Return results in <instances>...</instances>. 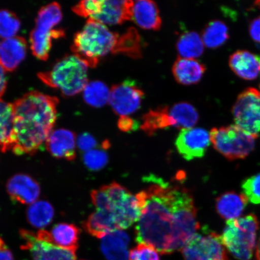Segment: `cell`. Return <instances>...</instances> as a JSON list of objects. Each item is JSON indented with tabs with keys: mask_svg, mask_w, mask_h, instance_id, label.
<instances>
[{
	"mask_svg": "<svg viewBox=\"0 0 260 260\" xmlns=\"http://www.w3.org/2000/svg\"><path fill=\"white\" fill-rule=\"evenodd\" d=\"M146 179L150 185L136 194L141 207L136 241L171 254L183 249L200 229L193 198L186 188L154 176Z\"/></svg>",
	"mask_w": 260,
	"mask_h": 260,
	"instance_id": "1",
	"label": "cell"
},
{
	"mask_svg": "<svg viewBox=\"0 0 260 260\" xmlns=\"http://www.w3.org/2000/svg\"><path fill=\"white\" fill-rule=\"evenodd\" d=\"M58 99L32 91L13 103L15 154H34L46 142L56 123Z\"/></svg>",
	"mask_w": 260,
	"mask_h": 260,
	"instance_id": "2",
	"label": "cell"
},
{
	"mask_svg": "<svg viewBox=\"0 0 260 260\" xmlns=\"http://www.w3.org/2000/svg\"><path fill=\"white\" fill-rule=\"evenodd\" d=\"M96 211L83 223L90 235L102 239L116 230L128 229L141 216L136 194L117 183L106 185L91 193Z\"/></svg>",
	"mask_w": 260,
	"mask_h": 260,
	"instance_id": "3",
	"label": "cell"
},
{
	"mask_svg": "<svg viewBox=\"0 0 260 260\" xmlns=\"http://www.w3.org/2000/svg\"><path fill=\"white\" fill-rule=\"evenodd\" d=\"M119 36L106 25L87 19L82 30L75 35L71 50L89 68H95L100 58L112 53Z\"/></svg>",
	"mask_w": 260,
	"mask_h": 260,
	"instance_id": "4",
	"label": "cell"
},
{
	"mask_svg": "<svg viewBox=\"0 0 260 260\" xmlns=\"http://www.w3.org/2000/svg\"><path fill=\"white\" fill-rule=\"evenodd\" d=\"M88 65L76 55H67L47 72L38 77L47 86L60 91L63 95L73 96L83 92L88 83Z\"/></svg>",
	"mask_w": 260,
	"mask_h": 260,
	"instance_id": "5",
	"label": "cell"
},
{
	"mask_svg": "<svg viewBox=\"0 0 260 260\" xmlns=\"http://www.w3.org/2000/svg\"><path fill=\"white\" fill-rule=\"evenodd\" d=\"M62 17L61 6L56 2L44 6L39 11L30 36L32 53L38 59L47 60L53 40L64 37V31L56 28Z\"/></svg>",
	"mask_w": 260,
	"mask_h": 260,
	"instance_id": "6",
	"label": "cell"
},
{
	"mask_svg": "<svg viewBox=\"0 0 260 260\" xmlns=\"http://www.w3.org/2000/svg\"><path fill=\"white\" fill-rule=\"evenodd\" d=\"M258 226V220L253 214L228 220L221 241L236 258L249 260L256 246Z\"/></svg>",
	"mask_w": 260,
	"mask_h": 260,
	"instance_id": "7",
	"label": "cell"
},
{
	"mask_svg": "<svg viewBox=\"0 0 260 260\" xmlns=\"http://www.w3.org/2000/svg\"><path fill=\"white\" fill-rule=\"evenodd\" d=\"M133 5L130 0H86L74 6L73 11L103 24L117 25L133 19Z\"/></svg>",
	"mask_w": 260,
	"mask_h": 260,
	"instance_id": "8",
	"label": "cell"
},
{
	"mask_svg": "<svg viewBox=\"0 0 260 260\" xmlns=\"http://www.w3.org/2000/svg\"><path fill=\"white\" fill-rule=\"evenodd\" d=\"M210 135L214 148L229 160L245 158L255 147L256 138L236 125L214 128Z\"/></svg>",
	"mask_w": 260,
	"mask_h": 260,
	"instance_id": "9",
	"label": "cell"
},
{
	"mask_svg": "<svg viewBox=\"0 0 260 260\" xmlns=\"http://www.w3.org/2000/svg\"><path fill=\"white\" fill-rule=\"evenodd\" d=\"M234 118L240 128L255 138L260 133V92L248 88L237 98L233 108Z\"/></svg>",
	"mask_w": 260,
	"mask_h": 260,
	"instance_id": "10",
	"label": "cell"
},
{
	"mask_svg": "<svg viewBox=\"0 0 260 260\" xmlns=\"http://www.w3.org/2000/svg\"><path fill=\"white\" fill-rule=\"evenodd\" d=\"M181 251L185 260H229L220 236L214 232L195 234Z\"/></svg>",
	"mask_w": 260,
	"mask_h": 260,
	"instance_id": "11",
	"label": "cell"
},
{
	"mask_svg": "<svg viewBox=\"0 0 260 260\" xmlns=\"http://www.w3.org/2000/svg\"><path fill=\"white\" fill-rule=\"evenodd\" d=\"M144 96L135 81L126 80L112 86L109 103L117 115L128 116L140 109Z\"/></svg>",
	"mask_w": 260,
	"mask_h": 260,
	"instance_id": "12",
	"label": "cell"
},
{
	"mask_svg": "<svg viewBox=\"0 0 260 260\" xmlns=\"http://www.w3.org/2000/svg\"><path fill=\"white\" fill-rule=\"evenodd\" d=\"M24 244L22 249L30 252L32 260H76V251L60 248L39 239L36 234L26 230L20 231Z\"/></svg>",
	"mask_w": 260,
	"mask_h": 260,
	"instance_id": "13",
	"label": "cell"
},
{
	"mask_svg": "<svg viewBox=\"0 0 260 260\" xmlns=\"http://www.w3.org/2000/svg\"><path fill=\"white\" fill-rule=\"evenodd\" d=\"M210 135L201 128L183 129L179 133L175 146L182 157L186 160L202 158L210 144Z\"/></svg>",
	"mask_w": 260,
	"mask_h": 260,
	"instance_id": "14",
	"label": "cell"
},
{
	"mask_svg": "<svg viewBox=\"0 0 260 260\" xmlns=\"http://www.w3.org/2000/svg\"><path fill=\"white\" fill-rule=\"evenodd\" d=\"M12 200L22 204H32L40 197L41 188L38 182L26 174H16L6 184Z\"/></svg>",
	"mask_w": 260,
	"mask_h": 260,
	"instance_id": "15",
	"label": "cell"
},
{
	"mask_svg": "<svg viewBox=\"0 0 260 260\" xmlns=\"http://www.w3.org/2000/svg\"><path fill=\"white\" fill-rule=\"evenodd\" d=\"M80 230L74 224H57L50 232L41 230L37 235L39 239L45 240L64 249L76 251L79 247Z\"/></svg>",
	"mask_w": 260,
	"mask_h": 260,
	"instance_id": "16",
	"label": "cell"
},
{
	"mask_svg": "<svg viewBox=\"0 0 260 260\" xmlns=\"http://www.w3.org/2000/svg\"><path fill=\"white\" fill-rule=\"evenodd\" d=\"M45 143L48 152L54 157L69 161L76 158V137L70 130L63 128L54 130Z\"/></svg>",
	"mask_w": 260,
	"mask_h": 260,
	"instance_id": "17",
	"label": "cell"
},
{
	"mask_svg": "<svg viewBox=\"0 0 260 260\" xmlns=\"http://www.w3.org/2000/svg\"><path fill=\"white\" fill-rule=\"evenodd\" d=\"M27 50V43L24 38L3 40L0 44V64L6 72H12L25 59Z\"/></svg>",
	"mask_w": 260,
	"mask_h": 260,
	"instance_id": "18",
	"label": "cell"
},
{
	"mask_svg": "<svg viewBox=\"0 0 260 260\" xmlns=\"http://www.w3.org/2000/svg\"><path fill=\"white\" fill-rule=\"evenodd\" d=\"M136 25L145 30H160L162 21L157 4L151 0L134 2L133 19Z\"/></svg>",
	"mask_w": 260,
	"mask_h": 260,
	"instance_id": "19",
	"label": "cell"
},
{
	"mask_svg": "<svg viewBox=\"0 0 260 260\" xmlns=\"http://www.w3.org/2000/svg\"><path fill=\"white\" fill-rule=\"evenodd\" d=\"M229 64L233 72L243 79L255 80L260 74V56L248 51L235 52L231 56Z\"/></svg>",
	"mask_w": 260,
	"mask_h": 260,
	"instance_id": "20",
	"label": "cell"
},
{
	"mask_svg": "<svg viewBox=\"0 0 260 260\" xmlns=\"http://www.w3.org/2000/svg\"><path fill=\"white\" fill-rule=\"evenodd\" d=\"M101 250L106 260H128L129 237L122 230L114 231L104 236Z\"/></svg>",
	"mask_w": 260,
	"mask_h": 260,
	"instance_id": "21",
	"label": "cell"
},
{
	"mask_svg": "<svg viewBox=\"0 0 260 260\" xmlns=\"http://www.w3.org/2000/svg\"><path fill=\"white\" fill-rule=\"evenodd\" d=\"M206 68L194 58L179 57L172 67L175 80L183 85H191L200 82L206 72Z\"/></svg>",
	"mask_w": 260,
	"mask_h": 260,
	"instance_id": "22",
	"label": "cell"
},
{
	"mask_svg": "<svg viewBox=\"0 0 260 260\" xmlns=\"http://www.w3.org/2000/svg\"><path fill=\"white\" fill-rule=\"evenodd\" d=\"M248 203L245 194L229 191L216 199V210L220 217L228 220L238 218Z\"/></svg>",
	"mask_w": 260,
	"mask_h": 260,
	"instance_id": "23",
	"label": "cell"
},
{
	"mask_svg": "<svg viewBox=\"0 0 260 260\" xmlns=\"http://www.w3.org/2000/svg\"><path fill=\"white\" fill-rule=\"evenodd\" d=\"M14 121V105L0 99V149L3 152L12 150Z\"/></svg>",
	"mask_w": 260,
	"mask_h": 260,
	"instance_id": "24",
	"label": "cell"
},
{
	"mask_svg": "<svg viewBox=\"0 0 260 260\" xmlns=\"http://www.w3.org/2000/svg\"><path fill=\"white\" fill-rule=\"evenodd\" d=\"M172 126L178 129L193 128L199 119L197 110L190 104L181 102L169 109Z\"/></svg>",
	"mask_w": 260,
	"mask_h": 260,
	"instance_id": "25",
	"label": "cell"
},
{
	"mask_svg": "<svg viewBox=\"0 0 260 260\" xmlns=\"http://www.w3.org/2000/svg\"><path fill=\"white\" fill-rule=\"evenodd\" d=\"M112 54H123L130 58L142 57L141 36L134 27H130L124 34L119 36Z\"/></svg>",
	"mask_w": 260,
	"mask_h": 260,
	"instance_id": "26",
	"label": "cell"
},
{
	"mask_svg": "<svg viewBox=\"0 0 260 260\" xmlns=\"http://www.w3.org/2000/svg\"><path fill=\"white\" fill-rule=\"evenodd\" d=\"M169 109L170 106L158 107L146 113L142 118L141 128L143 131L151 136L154 135L158 130L172 126Z\"/></svg>",
	"mask_w": 260,
	"mask_h": 260,
	"instance_id": "27",
	"label": "cell"
},
{
	"mask_svg": "<svg viewBox=\"0 0 260 260\" xmlns=\"http://www.w3.org/2000/svg\"><path fill=\"white\" fill-rule=\"evenodd\" d=\"M176 47L181 57L194 59L200 57L204 50L202 38L194 31L182 34L178 38Z\"/></svg>",
	"mask_w": 260,
	"mask_h": 260,
	"instance_id": "28",
	"label": "cell"
},
{
	"mask_svg": "<svg viewBox=\"0 0 260 260\" xmlns=\"http://www.w3.org/2000/svg\"><path fill=\"white\" fill-rule=\"evenodd\" d=\"M229 38V28L220 20L211 21L203 31L204 44L209 48H217L222 46Z\"/></svg>",
	"mask_w": 260,
	"mask_h": 260,
	"instance_id": "29",
	"label": "cell"
},
{
	"mask_svg": "<svg viewBox=\"0 0 260 260\" xmlns=\"http://www.w3.org/2000/svg\"><path fill=\"white\" fill-rule=\"evenodd\" d=\"M54 211L53 206L45 201H40L29 207L27 216L31 225L42 229L46 227L53 220Z\"/></svg>",
	"mask_w": 260,
	"mask_h": 260,
	"instance_id": "30",
	"label": "cell"
},
{
	"mask_svg": "<svg viewBox=\"0 0 260 260\" xmlns=\"http://www.w3.org/2000/svg\"><path fill=\"white\" fill-rule=\"evenodd\" d=\"M110 93L108 87L102 81H90L83 91V99L90 106L102 107L109 103Z\"/></svg>",
	"mask_w": 260,
	"mask_h": 260,
	"instance_id": "31",
	"label": "cell"
},
{
	"mask_svg": "<svg viewBox=\"0 0 260 260\" xmlns=\"http://www.w3.org/2000/svg\"><path fill=\"white\" fill-rule=\"evenodd\" d=\"M21 21L14 13L0 10V38L6 40L16 37L21 28Z\"/></svg>",
	"mask_w": 260,
	"mask_h": 260,
	"instance_id": "32",
	"label": "cell"
},
{
	"mask_svg": "<svg viewBox=\"0 0 260 260\" xmlns=\"http://www.w3.org/2000/svg\"><path fill=\"white\" fill-rule=\"evenodd\" d=\"M242 187L250 202L260 204V173L246 179L243 182Z\"/></svg>",
	"mask_w": 260,
	"mask_h": 260,
	"instance_id": "33",
	"label": "cell"
},
{
	"mask_svg": "<svg viewBox=\"0 0 260 260\" xmlns=\"http://www.w3.org/2000/svg\"><path fill=\"white\" fill-rule=\"evenodd\" d=\"M83 160L87 168L92 171L102 170L108 161L106 152L100 149H93L84 155Z\"/></svg>",
	"mask_w": 260,
	"mask_h": 260,
	"instance_id": "34",
	"label": "cell"
},
{
	"mask_svg": "<svg viewBox=\"0 0 260 260\" xmlns=\"http://www.w3.org/2000/svg\"><path fill=\"white\" fill-rule=\"evenodd\" d=\"M128 260H160L155 249L145 244H139L130 251Z\"/></svg>",
	"mask_w": 260,
	"mask_h": 260,
	"instance_id": "35",
	"label": "cell"
},
{
	"mask_svg": "<svg viewBox=\"0 0 260 260\" xmlns=\"http://www.w3.org/2000/svg\"><path fill=\"white\" fill-rule=\"evenodd\" d=\"M77 144L81 150L88 152L96 147L97 142L92 135L88 133H83L78 138Z\"/></svg>",
	"mask_w": 260,
	"mask_h": 260,
	"instance_id": "36",
	"label": "cell"
},
{
	"mask_svg": "<svg viewBox=\"0 0 260 260\" xmlns=\"http://www.w3.org/2000/svg\"><path fill=\"white\" fill-rule=\"evenodd\" d=\"M119 129L123 132H131L139 128V123L128 116H121L118 122Z\"/></svg>",
	"mask_w": 260,
	"mask_h": 260,
	"instance_id": "37",
	"label": "cell"
},
{
	"mask_svg": "<svg viewBox=\"0 0 260 260\" xmlns=\"http://www.w3.org/2000/svg\"><path fill=\"white\" fill-rule=\"evenodd\" d=\"M249 34L252 40L260 44V16L253 19L250 24Z\"/></svg>",
	"mask_w": 260,
	"mask_h": 260,
	"instance_id": "38",
	"label": "cell"
},
{
	"mask_svg": "<svg viewBox=\"0 0 260 260\" xmlns=\"http://www.w3.org/2000/svg\"><path fill=\"white\" fill-rule=\"evenodd\" d=\"M0 260H15L7 245L0 237Z\"/></svg>",
	"mask_w": 260,
	"mask_h": 260,
	"instance_id": "39",
	"label": "cell"
},
{
	"mask_svg": "<svg viewBox=\"0 0 260 260\" xmlns=\"http://www.w3.org/2000/svg\"><path fill=\"white\" fill-rule=\"evenodd\" d=\"M8 80L6 77V71L0 64V99L4 95L6 88H7Z\"/></svg>",
	"mask_w": 260,
	"mask_h": 260,
	"instance_id": "40",
	"label": "cell"
},
{
	"mask_svg": "<svg viewBox=\"0 0 260 260\" xmlns=\"http://www.w3.org/2000/svg\"><path fill=\"white\" fill-rule=\"evenodd\" d=\"M256 259L260 260V238L258 243L257 247H256Z\"/></svg>",
	"mask_w": 260,
	"mask_h": 260,
	"instance_id": "41",
	"label": "cell"
},
{
	"mask_svg": "<svg viewBox=\"0 0 260 260\" xmlns=\"http://www.w3.org/2000/svg\"><path fill=\"white\" fill-rule=\"evenodd\" d=\"M256 6H258L260 7V2H258L256 3Z\"/></svg>",
	"mask_w": 260,
	"mask_h": 260,
	"instance_id": "42",
	"label": "cell"
},
{
	"mask_svg": "<svg viewBox=\"0 0 260 260\" xmlns=\"http://www.w3.org/2000/svg\"><path fill=\"white\" fill-rule=\"evenodd\" d=\"M0 44H1V42H0Z\"/></svg>",
	"mask_w": 260,
	"mask_h": 260,
	"instance_id": "43",
	"label": "cell"
}]
</instances>
